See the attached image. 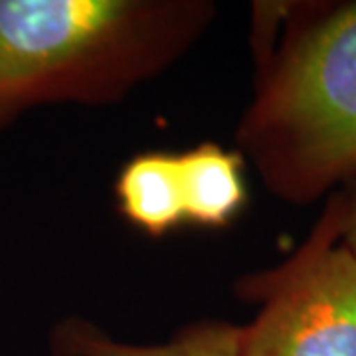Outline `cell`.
Listing matches in <instances>:
<instances>
[{"mask_svg":"<svg viewBox=\"0 0 356 356\" xmlns=\"http://www.w3.org/2000/svg\"><path fill=\"white\" fill-rule=\"evenodd\" d=\"M238 295L261 305L242 327L240 356H356V255L343 242L337 192L301 248L243 277Z\"/></svg>","mask_w":356,"mask_h":356,"instance_id":"cell-3","label":"cell"},{"mask_svg":"<svg viewBox=\"0 0 356 356\" xmlns=\"http://www.w3.org/2000/svg\"><path fill=\"white\" fill-rule=\"evenodd\" d=\"M184 216L188 224L224 229L248 204L243 156L218 143H200L178 153Z\"/></svg>","mask_w":356,"mask_h":356,"instance_id":"cell-4","label":"cell"},{"mask_svg":"<svg viewBox=\"0 0 356 356\" xmlns=\"http://www.w3.org/2000/svg\"><path fill=\"white\" fill-rule=\"evenodd\" d=\"M117 206L131 226L163 238L186 222L178 153L145 151L127 161L115 182Z\"/></svg>","mask_w":356,"mask_h":356,"instance_id":"cell-5","label":"cell"},{"mask_svg":"<svg viewBox=\"0 0 356 356\" xmlns=\"http://www.w3.org/2000/svg\"><path fill=\"white\" fill-rule=\"evenodd\" d=\"M343 208V242L356 255V180L337 191Z\"/></svg>","mask_w":356,"mask_h":356,"instance_id":"cell-7","label":"cell"},{"mask_svg":"<svg viewBox=\"0 0 356 356\" xmlns=\"http://www.w3.org/2000/svg\"><path fill=\"white\" fill-rule=\"evenodd\" d=\"M281 24L255 46L238 143L267 191L305 206L356 180V0L285 4Z\"/></svg>","mask_w":356,"mask_h":356,"instance_id":"cell-2","label":"cell"},{"mask_svg":"<svg viewBox=\"0 0 356 356\" xmlns=\"http://www.w3.org/2000/svg\"><path fill=\"white\" fill-rule=\"evenodd\" d=\"M242 327L224 321H198L165 344L117 343L83 318L58 325L51 343L56 356H240Z\"/></svg>","mask_w":356,"mask_h":356,"instance_id":"cell-6","label":"cell"},{"mask_svg":"<svg viewBox=\"0 0 356 356\" xmlns=\"http://www.w3.org/2000/svg\"><path fill=\"white\" fill-rule=\"evenodd\" d=\"M214 14L206 0H0V129L38 105L119 103Z\"/></svg>","mask_w":356,"mask_h":356,"instance_id":"cell-1","label":"cell"}]
</instances>
